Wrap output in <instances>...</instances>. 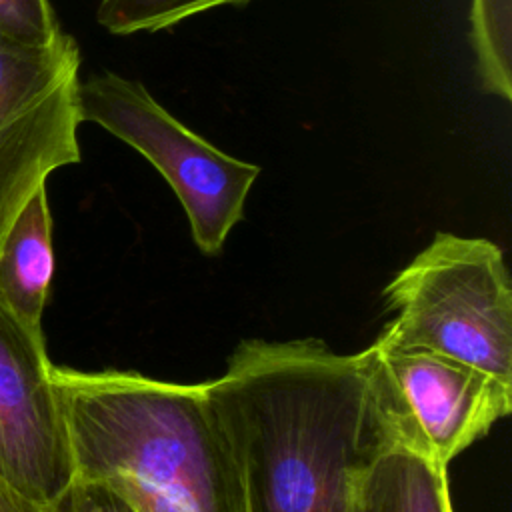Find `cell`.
Here are the masks:
<instances>
[{
	"instance_id": "obj_5",
	"label": "cell",
	"mask_w": 512,
	"mask_h": 512,
	"mask_svg": "<svg viewBox=\"0 0 512 512\" xmlns=\"http://www.w3.org/2000/svg\"><path fill=\"white\" fill-rule=\"evenodd\" d=\"M78 68L68 34L46 46L0 44V238L54 170L80 162Z\"/></svg>"
},
{
	"instance_id": "obj_6",
	"label": "cell",
	"mask_w": 512,
	"mask_h": 512,
	"mask_svg": "<svg viewBox=\"0 0 512 512\" xmlns=\"http://www.w3.org/2000/svg\"><path fill=\"white\" fill-rule=\"evenodd\" d=\"M42 330L0 302V480L46 508L76 478Z\"/></svg>"
},
{
	"instance_id": "obj_1",
	"label": "cell",
	"mask_w": 512,
	"mask_h": 512,
	"mask_svg": "<svg viewBox=\"0 0 512 512\" xmlns=\"http://www.w3.org/2000/svg\"><path fill=\"white\" fill-rule=\"evenodd\" d=\"M204 388L238 456L244 512H358L368 470L400 440L372 348L244 340Z\"/></svg>"
},
{
	"instance_id": "obj_4",
	"label": "cell",
	"mask_w": 512,
	"mask_h": 512,
	"mask_svg": "<svg viewBox=\"0 0 512 512\" xmlns=\"http://www.w3.org/2000/svg\"><path fill=\"white\" fill-rule=\"evenodd\" d=\"M80 122H94L138 150L178 196L196 246L216 254L242 220L260 166L238 160L172 116L144 84L116 72L78 82Z\"/></svg>"
},
{
	"instance_id": "obj_13",
	"label": "cell",
	"mask_w": 512,
	"mask_h": 512,
	"mask_svg": "<svg viewBox=\"0 0 512 512\" xmlns=\"http://www.w3.org/2000/svg\"><path fill=\"white\" fill-rule=\"evenodd\" d=\"M44 512H136L122 496L102 482L74 478Z\"/></svg>"
},
{
	"instance_id": "obj_11",
	"label": "cell",
	"mask_w": 512,
	"mask_h": 512,
	"mask_svg": "<svg viewBox=\"0 0 512 512\" xmlns=\"http://www.w3.org/2000/svg\"><path fill=\"white\" fill-rule=\"evenodd\" d=\"M250 0H100L96 20L116 36L158 32L218 6H244Z\"/></svg>"
},
{
	"instance_id": "obj_10",
	"label": "cell",
	"mask_w": 512,
	"mask_h": 512,
	"mask_svg": "<svg viewBox=\"0 0 512 512\" xmlns=\"http://www.w3.org/2000/svg\"><path fill=\"white\" fill-rule=\"evenodd\" d=\"M470 44L484 92L512 98V0H472Z\"/></svg>"
},
{
	"instance_id": "obj_12",
	"label": "cell",
	"mask_w": 512,
	"mask_h": 512,
	"mask_svg": "<svg viewBox=\"0 0 512 512\" xmlns=\"http://www.w3.org/2000/svg\"><path fill=\"white\" fill-rule=\"evenodd\" d=\"M62 34L48 0H0L2 46H46Z\"/></svg>"
},
{
	"instance_id": "obj_14",
	"label": "cell",
	"mask_w": 512,
	"mask_h": 512,
	"mask_svg": "<svg viewBox=\"0 0 512 512\" xmlns=\"http://www.w3.org/2000/svg\"><path fill=\"white\" fill-rule=\"evenodd\" d=\"M0 512H44V508L20 498L0 480Z\"/></svg>"
},
{
	"instance_id": "obj_9",
	"label": "cell",
	"mask_w": 512,
	"mask_h": 512,
	"mask_svg": "<svg viewBox=\"0 0 512 512\" xmlns=\"http://www.w3.org/2000/svg\"><path fill=\"white\" fill-rule=\"evenodd\" d=\"M358 512H452L446 468L398 440L368 470Z\"/></svg>"
},
{
	"instance_id": "obj_3",
	"label": "cell",
	"mask_w": 512,
	"mask_h": 512,
	"mask_svg": "<svg viewBox=\"0 0 512 512\" xmlns=\"http://www.w3.org/2000/svg\"><path fill=\"white\" fill-rule=\"evenodd\" d=\"M392 322L378 350H428L512 384V290L502 250L438 232L384 290Z\"/></svg>"
},
{
	"instance_id": "obj_8",
	"label": "cell",
	"mask_w": 512,
	"mask_h": 512,
	"mask_svg": "<svg viewBox=\"0 0 512 512\" xmlns=\"http://www.w3.org/2000/svg\"><path fill=\"white\" fill-rule=\"evenodd\" d=\"M54 270L46 186L36 190L0 238V302L40 330Z\"/></svg>"
},
{
	"instance_id": "obj_2",
	"label": "cell",
	"mask_w": 512,
	"mask_h": 512,
	"mask_svg": "<svg viewBox=\"0 0 512 512\" xmlns=\"http://www.w3.org/2000/svg\"><path fill=\"white\" fill-rule=\"evenodd\" d=\"M76 478L136 512H244L230 436L204 384L52 368Z\"/></svg>"
},
{
	"instance_id": "obj_7",
	"label": "cell",
	"mask_w": 512,
	"mask_h": 512,
	"mask_svg": "<svg viewBox=\"0 0 512 512\" xmlns=\"http://www.w3.org/2000/svg\"><path fill=\"white\" fill-rule=\"evenodd\" d=\"M370 348L400 440L444 468L512 410V384L480 368L428 350Z\"/></svg>"
}]
</instances>
